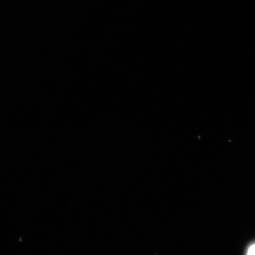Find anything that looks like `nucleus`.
<instances>
[{
  "instance_id": "f257e3e1",
  "label": "nucleus",
  "mask_w": 255,
  "mask_h": 255,
  "mask_svg": "<svg viewBox=\"0 0 255 255\" xmlns=\"http://www.w3.org/2000/svg\"><path fill=\"white\" fill-rule=\"evenodd\" d=\"M246 255H255V242L249 247Z\"/></svg>"
}]
</instances>
